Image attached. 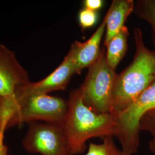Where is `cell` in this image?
I'll return each mask as SVG.
<instances>
[{"instance_id":"1","label":"cell","mask_w":155,"mask_h":155,"mask_svg":"<svg viewBox=\"0 0 155 155\" xmlns=\"http://www.w3.org/2000/svg\"><path fill=\"white\" fill-rule=\"evenodd\" d=\"M67 106L63 125L70 155L82 153L89 139L114 136L116 125L114 114L97 113L90 109L84 103L79 89L71 91Z\"/></svg>"},{"instance_id":"2","label":"cell","mask_w":155,"mask_h":155,"mask_svg":"<svg viewBox=\"0 0 155 155\" xmlns=\"http://www.w3.org/2000/svg\"><path fill=\"white\" fill-rule=\"evenodd\" d=\"M136 51L132 63L117 74L113 92L110 113L116 114L130 105L155 82V50L144 43L140 28L133 30Z\"/></svg>"},{"instance_id":"3","label":"cell","mask_w":155,"mask_h":155,"mask_svg":"<svg viewBox=\"0 0 155 155\" xmlns=\"http://www.w3.org/2000/svg\"><path fill=\"white\" fill-rule=\"evenodd\" d=\"M117 74L106 59L102 48L97 60L89 67V71L79 89L84 103L97 113H110L113 92Z\"/></svg>"},{"instance_id":"4","label":"cell","mask_w":155,"mask_h":155,"mask_svg":"<svg viewBox=\"0 0 155 155\" xmlns=\"http://www.w3.org/2000/svg\"><path fill=\"white\" fill-rule=\"evenodd\" d=\"M155 109V82L124 110L114 114L116 137L127 155L137 153L140 145V121L148 111ZM114 114V113H113Z\"/></svg>"},{"instance_id":"5","label":"cell","mask_w":155,"mask_h":155,"mask_svg":"<svg viewBox=\"0 0 155 155\" xmlns=\"http://www.w3.org/2000/svg\"><path fill=\"white\" fill-rule=\"evenodd\" d=\"M67 109V101L60 97L48 94L28 97L17 102L7 129L25 122L63 124Z\"/></svg>"},{"instance_id":"6","label":"cell","mask_w":155,"mask_h":155,"mask_svg":"<svg viewBox=\"0 0 155 155\" xmlns=\"http://www.w3.org/2000/svg\"><path fill=\"white\" fill-rule=\"evenodd\" d=\"M30 82L28 72L15 54L0 43V115L11 117L17 95Z\"/></svg>"},{"instance_id":"7","label":"cell","mask_w":155,"mask_h":155,"mask_svg":"<svg viewBox=\"0 0 155 155\" xmlns=\"http://www.w3.org/2000/svg\"><path fill=\"white\" fill-rule=\"evenodd\" d=\"M24 148L41 155H70L63 125L49 122L29 124L23 139Z\"/></svg>"},{"instance_id":"8","label":"cell","mask_w":155,"mask_h":155,"mask_svg":"<svg viewBox=\"0 0 155 155\" xmlns=\"http://www.w3.org/2000/svg\"><path fill=\"white\" fill-rule=\"evenodd\" d=\"M74 74L75 72L72 57L68 52L60 65L50 75L39 81H31L20 91L17 96L16 106L17 102L28 97L66 89Z\"/></svg>"},{"instance_id":"9","label":"cell","mask_w":155,"mask_h":155,"mask_svg":"<svg viewBox=\"0 0 155 155\" xmlns=\"http://www.w3.org/2000/svg\"><path fill=\"white\" fill-rule=\"evenodd\" d=\"M106 18L93 34L84 42L73 43L68 52L71 56L75 74H80L83 69L89 68L97 60L101 53V43L105 33Z\"/></svg>"},{"instance_id":"10","label":"cell","mask_w":155,"mask_h":155,"mask_svg":"<svg viewBox=\"0 0 155 155\" xmlns=\"http://www.w3.org/2000/svg\"><path fill=\"white\" fill-rule=\"evenodd\" d=\"M133 0H113L105 15L106 30L104 45L106 47L111 39L125 26L127 17L134 11Z\"/></svg>"},{"instance_id":"11","label":"cell","mask_w":155,"mask_h":155,"mask_svg":"<svg viewBox=\"0 0 155 155\" xmlns=\"http://www.w3.org/2000/svg\"><path fill=\"white\" fill-rule=\"evenodd\" d=\"M129 35L128 28L124 26L106 47V61L113 70L116 71L118 64L126 54Z\"/></svg>"},{"instance_id":"12","label":"cell","mask_w":155,"mask_h":155,"mask_svg":"<svg viewBox=\"0 0 155 155\" xmlns=\"http://www.w3.org/2000/svg\"><path fill=\"white\" fill-rule=\"evenodd\" d=\"M133 12L149 24L151 28L152 41L155 47V0L136 1Z\"/></svg>"},{"instance_id":"13","label":"cell","mask_w":155,"mask_h":155,"mask_svg":"<svg viewBox=\"0 0 155 155\" xmlns=\"http://www.w3.org/2000/svg\"><path fill=\"white\" fill-rule=\"evenodd\" d=\"M102 139L101 144L90 143L85 155H127L117 147L113 136H107Z\"/></svg>"},{"instance_id":"14","label":"cell","mask_w":155,"mask_h":155,"mask_svg":"<svg viewBox=\"0 0 155 155\" xmlns=\"http://www.w3.org/2000/svg\"><path fill=\"white\" fill-rule=\"evenodd\" d=\"M140 130L150 134L148 147L151 152L155 155V109L148 111L143 117L140 121Z\"/></svg>"},{"instance_id":"15","label":"cell","mask_w":155,"mask_h":155,"mask_svg":"<svg viewBox=\"0 0 155 155\" xmlns=\"http://www.w3.org/2000/svg\"><path fill=\"white\" fill-rule=\"evenodd\" d=\"M98 19V12L83 8L78 13V21L82 29L93 27Z\"/></svg>"},{"instance_id":"16","label":"cell","mask_w":155,"mask_h":155,"mask_svg":"<svg viewBox=\"0 0 155 155\" xmlns=\"http://www.w3.org/2000/svg\"><path fill=\"white\" fill-rule=\"evenodd\" d=\"M104 4L103 0H84L83 2L84 8L96 12L103 7Z\"/></svg>"},{"instance_id":"17","label":"cell","mask_w":155,"mask_h":155,"mask_svg":"<svg viewBox=\"0 0 155 155\" xmlns=\"http://www.w3.org/2000/svg\"><path fill=\"white\" fill-rule=\"evenodd\" d=\"M4 134H0V155H8V147L4 144Z\"/></svg>"},{"instance_id":"18","label":"cell","mask_w":155,"mask_h":155,"mask_svg":"<svg viewBox=\"0 0 155 155\" xmlns=\"http://www.w3.org/2000/svg\"></svg>"}]
</instances>
